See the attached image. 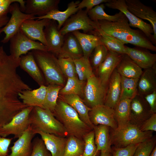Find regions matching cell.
Returning a JSON list of instances; mask_svg holds the SVG:
<instances>
[{"instance_id":"d6a6232c","label":"cell","mask_w":156,"mask_h":156,"mask_svg":"<svg viewBox=\"0 0 156 156\" xmlns=\"http://www.w3.org/2000/svg\"><path fill=\"white\" fill-rule=\"evenodd\" d=\"M93 34L98 36L102 44L104 45L109 51L125 54L126 46L117 39L104 32L100 29L98 24Z\"/></svg>"},{"instance_id":"8d00e7d4","label":"cell","mask_w":156,"mask_h":156,"mask_svg":"<svg viewBox=\"0 0 156 156\" xmlns=\"http://www.w3.org/2000/svg\"><path fill=\"white\" fill-rule=\"evenodd\" d=\"M83 140L72 135L67 137L63 156H82L84 152Z\"/></svg>"},{"instance_id":"7a4b0ae2","label":"cell","mask_w":156,"mask_h":156,"mask_svg":"<svg viewBox=\"0 0 156 156\" xmlns=\"http://www.w3.org/2000/svg\"><path fill=\"white\" fill-rule=\"evenodd\" d=\"M101 29L123 44H130L149 50L156 51V47L144 34L139 29H133L124 15L118 21L110 22L105 20L98 21Z\"/></svg>"},{"instance_id":"5b68a950","label":"cell","mask_w":156,"mask_h":156,"mask_svg":"<svg viewBox=\"0 0 156 156\" xmlns=\"http://www.w3.org/2000/svg\"><path fill=\"white\" fill-rule=\"evenodd\" d=\"M29 120L33 127L44 133L64 137L68 136L64 126L49 109L34 107L29 114Z\"/></svg>"},{"instance_id":"bcb514c9","label":"cell","mask_w":156,"mask_h":156,"mask_svg":"<svg viewBox=\"0 0 156 156\" xmlns=\"http://www.w3.org/2000/svg\"><path fill=\"white\" fill-rule=\"evenodd\" d=\"M139 144H131L123 148L115 147L112 149V156H133Z\"/></svg>"},{"instance_id":"f35d334b","label":"cell","mask_w":156,"mask_h":156,"mask_svg":"<svg viewBox=\"0 0 156 156\" xmlns=\"http://www.w3.org/2000/svg\"><path fill=\"white\" fill-rule=\"evenodd\" d=\"M74 61L77 75L80 81H86L94 74L89 58L83 56L79 59L74 60Z\"/></svg>"},{"instance_id":"11a10c76","label":"cell","mask_w":156,"mask_h":156,"mask_svg":"<svg viewBox=\"0 0 156 156\" xmlns=\"http://www.w3.org/2000/svg\"><path fill=\"white\" fill-rule=\"evenodd\" d=\"M11 0H0V5H4L10 2Z\"/></svg>"},{"instance_id":"e575fe53","label":"cell","mask_w":156,"mask_h":156,"mask_svg":"<svg viewBox=\"0 0 156 156\" xmlns=\"http://www.w3.org/2000/svg\"><path fill=\"white\" fill-rule=\"evenodd\" d=\"M105 8L104 4H101L88 11L87 12L88 15L92 21L96 23L100 20L116 21L123 15V14L120 11L114 15L108 14L104 10Z\"/></svg>"},{"instance_id":"ba28073f","label":"cell","mask_w":156,"mask_h":156,"mask_svg":"<svg viewBox=\"0 0 156 156\" xmlns=\"http://www.w3.org/2000/svg\"><path fill=\"white\" fill-rule=\"evenodd\" d=\"M87 12L86 10L81 9L71 16L59 30L60 33L64 36L68 33L81 30L84 33L92 34L98 25V22L92 21Z\"/></svg>"},{"instance_id":"c3c4849f","label":"cell","mask_w":156,"mask_h":156,"mask_svg":"<svg viewBox=\"0 0 156 156\" xmlns=\"http://www.w3.org/2000/svg\"><path fill=\"white\" fill-rule=\"evenodd\" d=\"M142 131H156V113L153 114L143 123L140 128Z\"/></svg>"},{"instance_id":"52a82bcc","label":"cell","mask_w":156,"mask_h":156,"mask_svg":"<svg viewBox=\"0 0 156 156\" xmlns=\"http://www.w3.org/2000/svg\"><path fill=\"white\" fill-rule=\"evenodd\" d=\"M83 89V101L92 108L104 104L107 85L102 83L94 74L87 80Z\"/></svg>"},{"instance_id":"44dd1931","label":"cell","mask_w":156,"mask_h":156,"mask_svg":"<svg viewBox=\"0 0 156 156\" xmlns=\"http://www.w3.org/2000/svg\"><path fill=\"white\" fill-rule=\"evenodd\" d=\"M25 14L38 17L44 16L51 11L58 9L60 0H27L25 1Z\"/></svg>"},{"instance_id":"7c38bea8","label":"cell","mask_w":156,"mask_h":156,"mask_svg":"<svg viewBox=\"0 0 156 156\" xmlns=\"http://www.w3.org/2000/svg\"><path fill=\"white\" fill-rule=\"evenodd\" d=\"M11 16L6 25L0 29V35L4 32L5 35L1 42L6 43L20 29L22 23L26 20L33 18L35 16L25 14L20 10L19 4L14 3L10 6L9 12Z\"/></svg>"},{"instance_id":"9f6ffc18","label":"cell","mask_w":156,"mask_h":156,"mask_svg":"<svg viewBox=\"0 0 156 156\" xmlns=\"http://www.w3.org/2000/svg\"><path fill=\"white\" fill-rule=\"evenodd\" d=\"M149 156H156V147L155 146Z\"/></svg>"},{"instance_id":"8fae6325","label":"cell","mask_w":156,"mask_h":156,"mask_svg":"<svg viewBox=\"0 0 156 156\" xmlns=\"http://www.w3.org/2000/svg\"><path fill=\"white\" fill-rule=\"evenodd\" d=\"M33 107L28 106L16 115L9 122L0 128V136L5 138L13 135L15 138L21 136L30 125L29 116Z\"/></svg>"},{"instance_id":"8992f818","label":"cell","mask_w":156,"mask_h":156,"mask_svg":"<svg viewBox=\"0 0 156 156\" xmlns=\"http://www.w3.org/2000/svg\"><path fill=\"white\" fill-rule=\"evenodd\" d=\"M152 133L151 131H142L138 127L129 122L122 127L112 129L110 134L111 145L121 148L140 143L151 138Z\"/></svg>"},{"instance_id":"9a60e30c","label":"cell","mask_w":156,"mask_h":156,"mask_svg":"<svg viewBox=\"0 0 156 156\" xmlns=\"http://www.w3.org/2000/svg\"><path fill=\"white\" fill-rule=\"evenodd\" d=\"M50 20L47 18L39 20L28 19L22 23L20 29L30 39L38 40L46 46L44 29Z\"/></svg>"},{"instance_id":"7dc6e473","label":"cell","mask_w":156,"mask_h":156,"mask_svg":"<svg viewBox=\"0 0 156 156\" xmlns=\"http://www.w3.org/2000/svg\"><path fill=\"white\" fill-rule=\"evenodd\" d=\"M109 0H83L78 4L77 8L79 10L86 8L88 12L94 7L102 3H105Z\"/></svg>"},{"instance_id":"f546056e","label":"cell","mask_w":156,"mask_h":156,"mask_svg":"<svg viewBox=\"0 0 156 156\" xmlns=\"http://www.w3.org/2000/svg\"><path fill=\"white\" fill-rule=\"evenodd\" d=\"M116 69L121 76L128 78H139L143 72L142 69L126 54H123Z\"/></svg>"},{"instance_id":"484cf974","label":"cell","mask_w":156,"mask_h":156,"mask_svg":"<svg viewBox=\"0 0 156 156\" xmlns=\"http://www.w3.org/2000/svg\"><path fill=\"white\" fill-rule=\"evenodd\" d=\"M60 99L72 107L77 113L81 119L93 129L94 125L91 122L89 116L92 108L85 104L80 96L74 94L60 95Z\"/></svg>"},{"instance_id":"b9f144b4","label":"cell","mask_w":156,"mask_h":156,"mask_svg":"<svg viewBox=\"0 0 156 156\" xmlns=\"http://www.w3.org/2000/svg\"><path fill=\"white\" fill-rule=\"evenodd\" d=\"M58 60L61 71L64 77L67 78L77 77L73 60L69 57H58Z\"/></svg>"},{"instance_id":"ee69618b","label":"cell","mask_w":156,"mask_h":156,"mask_svg":"<svg viewBox=\"0 0 156 156\" xmlns=\"http://www.w3.org/2000/svg\"><path fill=\"white\" fill-rule=\"evenodd\" d=\"M155 140L152 137L139 144L133 156H149L155 146Z\"/></svg>"},{"instance_id":"1f68e13d","label":"cell","mask_w":156,"mask_h":156,"mask_svg":"<svg viewBox=\"0 0 156 156\" xmlns=\"http://www.w3.org/2000/svg\"><path fill=\"white\" fill-rule=\"evenodd\" d=\"M79 41L82 49L83 56L89 58L95 48L102 44L98 36L82 33L79 31L72 32Z\"/></svg>"},{"instance_id":"7bdbcfd3","label":"cell","mask_w":156,"mask_h":156,"mask_svg":"<svg viewBox=\"0 0 156 156\" xmlns=\"http://www.w3.org/2000/svg\"><path fill=\"white\" fill-rule=\"evenodd\" d=\"M84 147L82 156H96V147L94 142L93 130L87 133L83 137Z\"/></svg>"},{"instance_id":"f6af8a7d","label":"cell","mask_w":156,"mask_h":156,"mask_svg":"<svg viewBox=\"0 0 156 156\" xmlns=\"http://www.w3.org/2000/svg\"><path fill=\"white\" fill-rule=\"evenodd\" d=\"M33 149L30 156H51L41 138L37 137L32 142Z\"/></svg>"},{"instance_id":"ac0fdd59","label":"cell","mask_w":156,"mask_h":156,"mask_svg":"<svg viewBox=\"0 0 156 156\" xmlns=\"http://www.w3.org/2000/svg\"><path fill=\"white\" fill-rule=\"evenodd\" d=\"M125 54L142 69H146L156 64V54L151 53L145 48L126 46Z\"/></svg>"},{"instance_id":"30bf717a","label":"cell","mask_w":156,"mask_h":156,"mask_svg":"<svg viewBox=\"0 0 156 156\" xmlns=\"http://www.w3.org/2000/svg\"><path fill=\"white\" fill-rule=\"evenodd\" d=\"M104 4L108 8L118 10L122 12L127 18L131 27L137 28L141 30L154 45L156 44L151 25L137 17L131 12L127 8L125 0H109Z\"/></svg>"},{"instance_id":"cb8c5ba5","label":"cell","mask_w":156,"mask_h":156,"mask_svg":"<svg viewBox=\"0 0 156 156\" xmlns=\"http://www.w3.org/2000/svg\"><path fill=\"white\" fill-rule=\"evenodd\" d=\"M83 56L82 49L76 37L72 33L65 35L63 44L58 57H69L75 60Z\"/></svg>"},{"instance_id":"e0dca14e","label":"cell","mask_w":156,"mask_h":156,"mask_svg":"<svg viewBox=\"0 0 156 156\" xmlns=\"http://www.w3.org/2000/svg\"><path fill=\"white\" fill-rule=\"evenodd\" d=\"M44 31L47 51L58 56L63 44L64 36L60 33L56 21L51 20Z\"/></svg>"},{"instance_id":"db71d44e","label":"cell","mask_w":156,"mask_h":156,"mask_svg":"<svg viewBox=\"0 0 156 156\" xmlns=\"http://www.w3.org/2000/svg\"><path fill=\"white\" fill-rule=\"evenodd\" d=\"M111 153L106 151H101L100 156H110Z\"/></svg>"},{"instance_id":"f1b7e54d","label":"cell","mask_w":156,"mask_h":156,"mask_svg":"<svg viewBox=\"0 0 156 156\" xmlns=\"http://www.w3.org/2000/svg\"><path fill=\"white\" fill-rule=\"evenodd\" d=\"M80 2L79 1H73L68 3L67 9L64 11H60L58 9L54 10L44 16L35 17L33 19L39 20L47 18L57 21L58 23V28L60 30L66 20L79 10L77 6Z\"/></svg>"},{"instance_id":"5bb4252c","label":"cell","mask_w":156,"mask_h":156,"mask_svg":"<svg viewBox=\"0 0 156 156\" xmlns=\"http://www.w3.org/2000/svg\"><path fill=\"white\" fill-rule=\"evenodd\" d=\"M128 10L137 17L148 21L152 27L153 36L156 42V12L153 8L139 0H125Z\"/></svg>"},{"instance_id":"d6986e66","label":"cell","mask_w":156,"mask_h":156,"mask_svg":"<svg viewBox=\"0 0 156 156\" xmlns=\"http://www.w3.org/2000/svg\"><path fill=\"white\" fill-rule=\"evenodd\" d=\"M33 130L34 134H38L41 136L46 148L50 153L51 156H63L67 137L45 133L33 127Z\"/></svg>"},{"instance_id":"f5cc1de1","label":"cell","mask_w":156,"mask_h":156,"mask_svg":"<svg viewBox=\"0 0 156 156\" xmlns=\"http://www.w3.org/2000/svg\"><path fill=\"white\" fill-rule=\"evenodd\" d=\"M8 13H5L0 16V29L5 26L10 18L8 16Z\"/></svg>"},{"instance_id":"ffe728a7","label":"cell","mask_w":156,"mask_h":156,"mask_svg":"<svg viewBox=\"0 0 156 156\" xmlns=\"http://www.w3.org/2000/svg\"><path fill=\"white\" fill-rule=\"evenodd\" d=\"M123 54L108 51L105 60L97 69V77L103 84L108 85L110 77Z\"/></svg>"},{"instance_id":"ab89813d","label":"cell","mask_w":156,"mask_h":156,"mask_svg":"<svg viewBox=\"0 0 156 156\" xmlns=\"http://www.w3.org/2000/svg\"><path fill=\"white\" fill-rule=\"evenodd\" d=\"M62 86L55 84L47 86V93L42 108L54 111L57 104L59 92Z\"/></svg>"},{"instance_id":"d590c367","label":"cell","mask_w":156,"mask_h":156,"mask_svg":"<svg viewBox=\"0 0 156 156\" xmlns=\"http://www.w3.org/2000/svg\"><path fill=\"white\" fill-rule=\"evenodd\" d=\"M139 78H130L121 76L120 100L131 99L138 94Z\"/></svg>"},{"instance_id":"9c48e42d","label":"cell","mask_w":156,"mask_h":156,"mask_svg":"<svg viewBox=\"0 0 156 156\" xmlns=\"http://www.w3.org/2000/svg\"><path fill=\"white\" fill-rule=\"evenodd\" d=\"M9 41L10 55L17 59L20 58L23 55L27 54L30 50L47 51L46 46L40 42L30 39L20 29L10 38Z\"/></svg>"},{"instance_id":"d4e9b609","label":"cell","mask_w":156,"mask_h":156,"mask_svg":"<svg viewBox=\"0 0 156 156\" xmlns=\"http://www.w3.org/2000/svg\"><path fill=\"white\" fill-rule=\"evenodd\" d=\"M19 66L26 72L39 86H45L46 83L44 78L31 51L20 57Z\"/></svg>"},{"instance_id":"3957f363","label":"cell","mask_w":156,"mask_h":156,"mask_svg":"<svg viewBox=\"0 0 156 156\" xmlns=\"http://www.w3.org/2000/svg\"><path fill=\"white\" fill-rule=\"evenodd\" d=\"M52 113L64 126L68 136L73 135L83 140L84 136L93 130L81 119L72 107L60 99H58Z\"/></svg>"},{"instance_id":"4316f807","label":"cell","mask_w":156,"mask_h":156,"mask_svg":"<svg viewBox=\"0 0 156 156\" xmlns=\"http://www.w3.org/2000/svg\"><path fill=\"white\" fill-rule=\"evenodd\" d=\"M156 90V64L144 69L138 84V94L144 97Z\"/></svg>"},{"instance_id":"681fc988","label":"cell","mask_w":156,"mask_h":156,"mask_svg":"<svg viewBox=\"0 0 156 156\" xmlns=\"http://www.w3.org/2000/svg\"><path fill=\"white\" fill-rule=\"evenodd\" d=\"M14 3H18L20 5L22 11H24L25 9V1L23 0H11L9 3L4 5H0V16L5 13H9L10 5Z\"/></svg>"},{"instance_id":"7402d4cb","label":"cell","mask_w":156,"mask_h":156,"mask_svg":"<svg viewBox=\"0 0 156 156\" xmlns=\"http://www.w3.org/2000/svg\"><path fill=\"white\" fill-rule=\"evenodd\" d=\"M35 134L30 124L22 135L14 143L9 156H30L33 149L32 140Z\"/></svg>"},{"instance_id":"60d3db41","label":"cell","mask_w":156,"mask_h":156,"mask_svg":"<svg viewBox=\"0 0 156 156\" xmlns=\"http://www.w3.org/2000/svg\"><path fill=\"white\" fill-rule=\"evenodd\" d=\"M108 50L103 44L96 47L91 53L89 60L92 68L96 69L105 59Z\"/></svg>"},{"instance_id":"4fadbf2b","label":"cell","mask_w":156,"mask_h":156,"mask_svg":"<svg viewBox=\"0 0 156 156\" xmlns=\"http://www.w3.org/2000/svg\"><path fill=\"white\" fill-rule=\"evenodd\" d=\"M129 122L140 128L153 114L144 97L138 94L131 99Z\"/></svg>"},{"instance_id":"816d5d0a","label":"cell","mask_w":156,"mask_h":156,"mask_svg":"<svg viewBox=\"0 0 156 156\" xmlns=\"http://www.w3.org/2000/svg\"><path fill=\"white\" fill-rule=\"evenodd\" d=\"M12 138L0 137V156H7Z\"/></svg>"},{"instance_id":"74e56055","label":"cell","mask_w":156,"mask_h":156,"mask_svg":"<svg viewBox=\"0 0 156 156\" xmlns=\"http://www.w3.org/2000/svg\"><path fill=\"white\" fill-rule=\"evenodd\" d=\"M85 81H80L77 77L68 78L66 83L60 90L61 95L74 94L83 96Z\"/></svg>"},{"instance_id":"4dcf8cb0","label":"cell","mask_w":156,"mask_h":156,"mask_svg":"<svg viewBox=\"0 0 156 156\" xmlns=\"http://www.w3.org/2000/svg\"><path fill=\"white\" fill-rule=\"evenodd\" d=\"M109 127L103 125L94 126V142L96 147V154L99 151L111 152Z\"/></svg>"},{"instance_id":"277c9868","label":"cell","mask_w":156,"mask_h":156,"mask_svg":"<svg viewBox=\"0 0 156 156\" xmlns=\"http://www.w3.org/2000/svg\"><path fill=\"white\" fill-rule=\"evenodd\" d=\"M35 61L44 77L48 84H55L62 86L65 81L60 68L58 58L48 51L38 50L31 51Z\"/></svg>"},{"instance_id":"83f0119b","label":"cell","mask_w":156,"mask_h":156,"mask_svg":"<svg viewBox=\"0 0 156 156\" xmlns=\"http://www.w3.org/2000/svg\"><path fill=\"white\" fill-rule=\"evenodd\" d=\"M47 93V86L41 85L36 89L23 91L18 95L22 102L28 106L42 108Z\"/></svg>"},{"instance_id":"603a6c76","label":"cell","mask_w":156,"mask_h":156,"mask_svg":"<svg viewBox=\"0 0 156 156\" xmlns=\"http://www.w3.org/2000/svg\"><path fill=\"white\" fill-rule=\"evenodd\" d=\"M121 81V76L115 69L108 82L104 105L114 109L120 99Z\"/></svg>"},{"instance_id":"6da1fadb","label":"cell","mask_w":156,"mask_h":156,"mask_svg":"<svg viewBox=\"0 0 156 156\" xmlns=\"http://www.w3.org/2000/svg\"><path fill=\"white\" fill-rule=\"evenodd\" d=\"M19 66L18 61L0 46V128L26 107L18 95L28 86L17 73Z\"/></svg>"},{"instance_id":"f907efd6","label":"cell","mask_w":156,"mask_h":156,"mask_svg":"<svg viewBox=\"0 0 156 156\" xmlns=\"http://www.w3.org/2000/svg\"><path fill=\"white\" fill-rule=\"evenodd\" d=\"M153 114L156 113V90L144 97Z\"/></svg>"},{"instance_id":"2e32d148","label":"cell","mask_w":156,"mask_h":156,"mask_svg":"<svg viewBox=\"0 0 156 156\" xmlns=\"http://www.w3.org/2000/svg\"><path fill=\"white\" fill-rule=\"evenodd\" d=\"M90 120L94 126L103 125L112 129L117 128L114 116V109L104 105L96 106L89 112Z\"/></svg>"},{"instance_id":"836d02e7","label":"cell","mask_w":156,"mask_h":156,"mask_svg":"<svg viewBox=\"0 0 156 156\" xmlns=\"http://www.w3.org/2000/svg\"><path fill=\"white\" fill-rule=\"evenodd\" d=\"M131 100L129 99L120 100L114 109L117 128L122 127L129 122Z\"/></svg>"}]
</instances>
